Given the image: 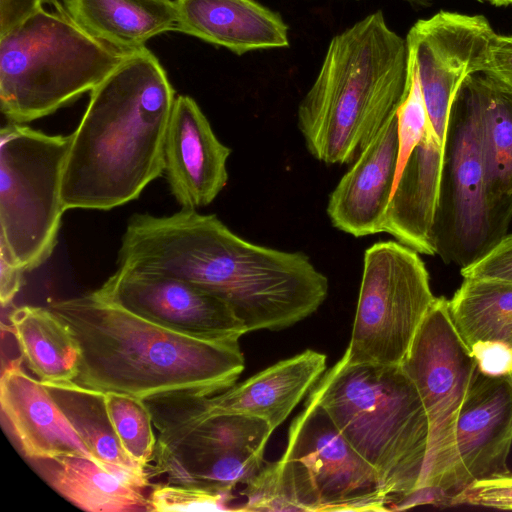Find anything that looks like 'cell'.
Returning <instances> with one entry per match:
<instances>
[{
    "label": "cell",
    "mask_w": 512,
    "mask_h": 512,
    "mask_svg": "<svg viewBox=\"0 0 512 512\" xmlns=\"http://www.w3.org/2000/svg\"><path fill=\"white\" fill-rule=\"evenodd\" d=\"M119 268L184 280L225 302L247 333L280 330L309 317L329 284L301 252L260 246L233 233L216 215L183 209L130 217Z\"/></svg>",
    "instance_id": "1"
},
{
    "label": "cell",
    "mask_w": 512,
    "mask_h": 512,
    "mask_svg": "<svg viewBox=\"0 0 512 512\" xmlns=\"http://www.w3.org/2000/svg\"><path fill=\"white\" fill-rule=\"evenodd\" d=\"M175 91L146 47L130 53L91 92L72 133L61 198L65 210H110L163 174Z\"/></svg>",
    "instance_id": "2"
},
{
    "label": "cell",
    "mask_w": 512,
    "mask_h": 512,
    "mask_svg": "<svg viewBox=\"0 0 512 512\" xmlns=\"http://www.w3.org/2000/svg\"><path fill=\"white\" fill-rule=\"evenodd\" d=\"M80 349L76 384L140 399L174 392L213 395L245 367L239 341L182 334L100 297L95 291L52 302Z\"/></svg>",
    "instance_id": "3"
},
{
    "label": "cell",
    "mask_w": 512,
    "mask_h": 512,
    "mask_svg": "<svg viewBox=\"0 0 512 512\" xmlns=\"http://www.w3.org/2000/svg\"><path fill=\"white\" fill-rule=\"evenodd\" d=\"M409 85L406 39L381 10L336 34L298 106L307 150L327 165L354 162L397 112Z\"/></svg>",
    "instance_id": "4"
},
{
    "label": "cell",
    "mask_w": 512,
    "mask_h": 512,
    "mask_svg": "<svg viewBox=\"0 0 512 512\" xmlns=\"http://www.w3.org/2000/svg\"><path fill=\"white\" fill-rule=\"evenodd\" d=\"M319 404L352 447L376 470L390 509L414 494L426 461L429 422L401 365L350 363L343 357L317 381Z\"/></svg>",
    "instance_id": "5"
},
{
    "label": "cell",
    "mask_w": 512,
    "mask_h": 512,
    "mask_svg": "<svg viewBox=\"0 0 512 512\" xmlns=\"http://www.w3.org/2000/svg\"><path fill=\"white\" fill-rule=\"evenodd\" d=\"M129 54L93 38L62 6L42 8L0 36V108L23 124L91 92Z\"/></svg>",
    "instance_id": "6"
},
{
    "label": "cell",
    "mask_w": 512,
    "mask_h": 512,
    "mask_svg": "<svg viewBox=\"0 0 512 512\" xmlns=\"http://www.w3.org/2000/svg\"><path fill=\"white\" fill-rule=\"evenodd\" d=\"M197 393L174 392L143 399L159 431L149 477L166 483L231 494L264 466L273 433L262 419L203 411Z\"/></svg>",
    "instance_id": "7"
},
{
    "label": "cell",
    "mask_w": 512,
    "mask_h": 512,
    "mask_svg": "<svg viewBox=\"0 0 512 512\" xmlns=\"http://www.w3.org/2000/svg\"><path fill=\"white\" fill-rule=\"evenodd\" d=\"M72 137L11 122L0 130V255L24 272L45 263L57 244Z\"/></svg>",
    "instance_id": "8"
},
{
    "label": "cell",
    "mask_w": 512,
    "mask_h": 512,
    "mask_svg": "<svg viewBox=\"0 0 512 512\" xmlns=\"http://www.w3.org/2000/svg\"><path fill=\"white\" fill-rule=\"evenodd\" d=\"M505 236L491 211L477 104L467 76L450 109L433 245L443 262L463 269L483 258Z\"/></svg>",
    "instance_id": "9"
},
{
    "label": "cell",
    "mask_w": 512,
    "mask_h": 512,
    "mask_svg": "<svg viewBox=\"0 0 512 512\" xmlns=\"http://www.w3.org/2000/svg\"><path fill=\"white\" fill-rule=\"evenodd\" d=\"M401 367L416 387L429 422L418 490L442 492L449 499L454 494L456 422L479 361L456 330L444 297L435 298Z\"/></svg>",
    "instance_id": "10"
},
{
    "label": "cell",
    "mask_w": 512,
    "mask_h": 512,
    "mask_svg": "<svg viewBox=\"0 0 512 512\" xmlns=\"http://www.w3.org/2000/svg\"><path fill=\"white\" fill-rule=\"evenodd\" d=\"M435 298L418 252L396 241L375 243L364 254L351 339L342 357L401 365Z\"/></svg>",
    "instance_id": "11"
},
{
    "label": "cell",
    "mask_w": 512,
    "mask_h": 512,
    "mask_svg": "<svg viewBox=\"0 0 512 512\" xmlns=\"http://www.w3.org/2000/svg\"><path fill=\"white\" fill-rule=\"evenodd\" d=\"M300 511H387L391 500L376 470L352 447L327 412L306 401L276 461Z\"/></svg>",
    "instance_id": "12"
},
{
    "label": "cell",
    "mask_w": 512,
    "mask_h": 512,
    "mask_svg": "<svg viewBox=\"0 0 512 512\" xmlns=\"http://www.w3.org/2000/svg\"><path fill=\"white\" fill-rule=\"evenodd\" d=\"M95 292L155 324L193 337L239 341L247 333L225 302L175 277L118 267Z\"/></svg>",
    "instance_id": "13"
},
{
    "label": "cell",
    "mask_w": 512,
    "mask_h": 512,
    "mask_svg": "<svg viewBox=\"0 0 512 512\" xmlns=\"http://www.w3.org/2000/svg\"><path fill=\"white\" fill-rule=\"evenodd\" d=\"M511 447L512 382L506 372L479 366L456 422L452 496L477 480L508 474Z\"/></svg>",
    "instance_id": "14"
},
{
    "label": "cell",
    "mask_w": 512,
    "mask_h": 512,
    "mask_svg": "<svg viewBox=\"0 0 512 512\" xmlns=\"http://www.w3.org/2000/svg\"><path fill=\"white\" fill-rule=\"evenodd\" d=\"M230 154L196 101L177 96L165 138L163 174L181 208L196 210L215 200L228 182Z\"/></svg>",
    "instance_id": "15"
},
{
    "label": "cell",
    "mask_w": 512,
    "mask_h": 512,
    "mask_svg": "<svg viewBox=\"0 0 512 512\" xmlns=\"http://www.w3.org/2000/svg\"><path fill=\"white\" fill-rule=\"evenodd\" d=\"M398 152L396 112L331 192L327 214L335 228L354 237L384 232L385 214L396 179Z\"/></svg>",
    "instance_id": "16"
},
{
    "label": "cell",
    "mask_w": 512,
    "mask_h": 512,
    "mask_svg": "<svg viewBox=\"0 0 512 512\" xmlns=\"http://www.w3.org/2000/svg\"><path fill=\"white\" fill-rule=\"evenodd\" d=\"M20 356L2 369L0 403L26 457L32 460L92 453L42 381L24 372Z\"/></svg>",
    "instance_id": "17"
},
{
    "label": "cell",
    "mask_w": 512,
    "mask_h": 512,
    "mask_svg": "<svg viewBox=\"0 0 512 512\" xmlns=\"http://www.w3.org/2000/svg\"><path fill=\"white\" fill-rule=\"evenodd\" d=\"M326 371V355L312 349L281 360L213 395H198L207 413L257 417L275 430Z\"/></svg>",
    "instance_id": "18"
},
{
    "label": "cell",
    "mask_w": 512,
    "mask_h": 512,
    "mask_svg": "<svg viewBox=\"0 0 512 512\" xmlns=\"http://www.w3.org/2000/svg\"><path fill=\"white\" fill-rule=\"evenodd\" d=\"M177 32L236 55L289 46L280 14L254 0H175Z\"/></svg>",
    "instance_id": "19"
},
{
    "label": "cell",
    "mask_w": 512,
    "mask_h": 512,
    "mask_svg": "<svg viewBox=\"0 0 512 512\" xmlns=\"http://www.w3.org/2000/svg\"><path fill=\"white\" fill-rule=\"evenodd\" d=\"M82 30L102 43L130 54L152 37L177 31L175 0H59Z\"/></svg>",
    "instance_id": "20"
},
{
    "label": "cell",
    "mask_w": 512,
    "mask_h": 512,
    "mask_svg": "<svg viewBox=\"0 0 512 512\" xmlns=\"http://www.w3.org/2000/svg\"><path fill=\"white\" fill-rule=\"evenodd\" d=\"M468 80L477 104L491 211L507 235L512 218V94L482 72Z\"/></svg>",
    "instance_id": "21"
},
{
    "label": "cell",
    "mask_w": 512,
    "mask_h": 512,
    "mask_svg": "<svg viewBox=\"0 0 512 512\" xmlns=\"http://www.w3.org/2000/svg\"><path fill=\"white\" fill-rule=\"evenodd\" d=\"M49 485L90 512H151L147 488L85 456L33 460Z\"/></svg>",
    "instance_id": "22"
},
{
    "label": "cell",
    "mask_w": 512,
    "mask_h": 512,
    "mask_svg": "<svg viewBox=\"0 0 512 512\" xmlns=\"http://www.w3.org/2000/svg\"><path fill=\"white\" fill-rule=\"evenodd\" d=\"M9 331L22 358L42 382L73 381L80 349L67 325L48 307L24 305L9 313Z\"/></svg>",
    "instance_id": "23"
},
{
    "label": "cell",
    "mask_w": 512,
    "mask_h": 512,
    "mask_svg": "<svg viewBox=\"0 0 512 512\" xmlns=\"http://www.w3.org/2000/svg\"><path fill=\"white\" fill-rule=\"evenodd\" d=\"M448 306L456 330L472 353L488 345L512 351V282L466 277Z\"/></svg>",
    "instance_id": "24"
},
{
    "label": "cell",
    "mask_w": 512,
    "mask_h": 512,
    "mask_svg": "<svg viewBox=\"0 0 512 512\" xmlns=\"http://www.w3.org/2000/svg\"><path fill=\"white\" fill-rule=\"evenodd\" d=\"M43 384L96 461L105 467L148 474L125 452L108 414L105 392L74 381Z\"/></svg>",
    "instance_id": "25"
},
{
    "label": "cell",
    "mask_w": 512,
    "mask_h": 512,
    "mask_svg": "<svg viewBox=\"0 0 512 512\" xmlns=\"http://www.w3.org/2000/svg\"><path fill=\"white\" fill-rule=\"evenodd\" d=\"M108 414L129 457L146 470L156 448L152 416L143 399L120 392H105Z\"/></svg>",
    "instance_id": "26"
},
{
    "label": "cell",
    "mask_w": 512,
    "mask_h": 512,
    "mask_svg": "<svg viewBox=\"0 0 512 512\" xmlns=\"http://www.w3.org/2000/svg\"><path fill=\"white\" fill-rule=\"evenodd\" d=\"M231 494L197 487L160 483L152 489L151 511L230 510Z\"/></svg>",
    "instance_id": "27"
},
{
    "label": "cell",
    "mask_w": 512,
    "mask_h": 512,
    "mask_svg": "<svg viewBox=\"0 0 512 512\" xmlns=\"http://www.w3.org/2000/svg\"><path fill=\"white\" fill-rule=\"evenodd\" d=\"M449 504L512 510V473L477 480L449 498Z\"/></svg>",
    "instance_id": "28"
},
{
    "label": "cell",
    "mask_w": 512,
    "mask_h": 512,
    "mask_svg": "<svg viewBox=\"0 0 512 512\" xmlns=\"http://www.w3.org/2000/svg\"><path fill=\"white\" fill-rule=\"evenodd\" d=\"M461 275L512 282V234L506 235L479 261L461 269Z\"/></svg>",
    "instance_id": "29"
},
{
    "label": "cell",
    "mask_w": 512,
    "mask_h": 512,
    "mask_svg": "<svg viewBox=\"0 0 512 512\" xmlns=\"http://www.w3.org/2000/svg\"><path fill=\"white\" fill-rule=\"evenodd\" d=\"M482 73L512 94V36H493Z\"/></svg>",
    "instance_id": "30"
},
{
    "label": "cell",
    "mask_w": 512,
    "mask_h": 512,
    "mask_svg": "<svg viewBox=\"0 0 512 512\" xmlns=\"http://www.w3.org/2000/svg\"><path fill=\"white\" fill-rule=\"evenodd\" d=\"M48 5L61 6L59 0H0V36Z\"/></svg>",
    "instance_id": "31"
},
{
    "label": "cell",
    "mask_w": 512,
    "mask_h": 512,
    "mask_svg": "<svg viewBox=\"0 0 512 512\" xmlns=\"http://www.w3.org/2000/svg\"><path fill=\"white\" fill-rule=\"evenodd\" d=\"M24 271L0 255V302L8 307L23 284Z\"/></svg>",
    "instance_id": "32"
},
{
    "label": "cell",
    "mask_w": 512,
    "mask_h": 512,
    "mask_svg": "<svg viewBox=\"0 0 512 512\" xmlns=\"http://www.w3.org/2000/svg\"><path fill=\"white\" fill-rule=\"evenodd\" d=\"M409 2L411 5L416 7H426L429 6L432 0H405Z\"/></svg>",
    "instance_id": "33"
},
{
    "label": "cell",
    "mask_w": 512,
    "mask_h": 512,
    "mask_svg": "<svg viewBox=\"0 0 512 512\" xmlns=\"http://www.w3.org/2000/svg\"><path fill=\"white\" fill-rule=\"evenodd\" d=\"M492 5H495V6H508V5H512V0H493Z\"/></svg>",
    "instance_id": "34"
},
{
    "label": "cell",
    "mask_w": 512,
    "mask_h": 512,
    "mask_svg": "<svg viewBox=\"0 0 512 512\" xmlns=\"http://www.w3.org/2000/svg\"><path fill=\"white\" fill-rule=\"evenodd\" d=\"M506 373H507V375L509 376V378H510V380L512 382V366H511V368Z\"/></svg>",
    "instance_id": "35"
},
{
    "label": "cell",
    "mask_w": 512,
    "mask_h": 512,
    "mask_svg": "<svg viewBox=\"0 0 512 512\" xmlns=\"http://www.w3.org/2000/svg\"><path fill=\"white\" fill-rule=\"evenodd\" d=\"M476 1L481 2V3H484V2H488L490 4L493 3V0H476Z\"/></svg>",
    "instance_id": "36"
},
{
    "label": "cell",
    "mask_w": 512,
    "mask_h": 512,
    "mask_svg": "<svg viewBox=\"0 0 512 512\" xmlns=\"http://www.w3.org/2000/svg\"><path fill=\"white\" fill-rule=\"evenodd\" d=\"M356 1H358V0H356Z\"/></svg>",
    "instance_id": "37"
}]
</instances>
